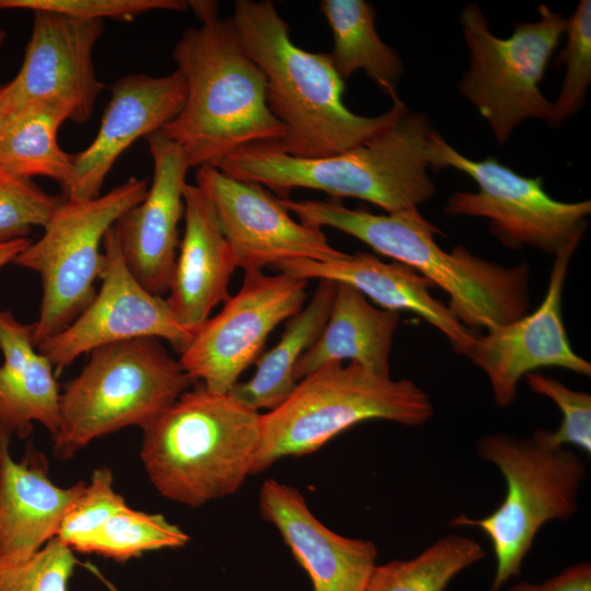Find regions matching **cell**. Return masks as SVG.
I'll return each mask as SVG.
<instances>
[{"label": "cell", "instance_id": "cell-1", "mask_svg": "<svg viewBox=\"0 0 591 591\" xmlns=\"http://www.w3.org/2000/svg\"><path fill=\"white\" fill-rule=\"evenodd\" d=\"M231 20L243 50L266 78L268 107L285 129L278 143L268 144L273 149L303 159L339 154L369 141L408 109L398 100L378 116L352 113L329 55L294 45L270 0H237Z\"/></svg>", "mask_w": 591, "mask_h": 591}, {"label": "cell", "instance_id": "cell-2", "mask_svg": "<svg viewBox=\"0 0 591 591\" xmlns=\"http://www.w3.org/2000/svg\"><path fill=\"white\" fill-rule=\"evenodd\" d=\"M278 198L301 223L339 230L428 278L449 294L448 308L471 331H487L529 313L526 262L507 267L463 245L445 251L434 240L440 230L416 207L375 215L333 201Z\"/></svg>", "mask_w": 591, "mask_h": 591}, {"label": "cell", "instance_id": "cell-3", "mask_svg": "<svg viewBox=\"0 0 591 591\" xmlns=\"http://www.w3.org/2000/svg\"><path fill=\"white\" fill-rule=\"evenodd\" d=\"M172 56L186 100L160 132L181 147L189 167L217 166L244 148L282 139L285 129L267 104L266 78L243 50L231 19L217 15L186 28Z\"/></svg>", "mask_w": 591, "mask_h": 591}, {"label": "cell", "instance_id": "cell-4", "mask_svg": "<svg viewBox=\"0 0 591 591\" xmlns=\"http://www.w3.org/2000/svg\"><path fill=\"white\" fill-rule=\"evenodd\" d=\"M436 132L427 114L407 109L369 141L339 154L303 159L258 144L215 167L271 188L278 197L310 188L369 201L391 213L417 208L434 196L437 187L428 171Z\"/></svg>", "mask_w": 591, "mask_h": 591}, {"label": "cell", "instance_id": "cell-5", "mask_svg": "<svg viewBox=\"0 0 591 591\" xmlns=\"http://www.w3.org/2000/svg\"><path fill=\"white\" fill-rule=\"evenodd\" d=\"M143 430L140 457L164 498L197 508L235 494L252 475L260 413L202 384Z\"/></svg>", "mask_w": 591, "mask_h": 591}, {"label": "cell", "instance_id": "cell-6", "mask_svg": "<svg viewBox=\"0 0 591 591\" xmlns=\"http://www.w3.org/2000/svg\"><path fill=\"white\" fill-rule=\"evenodd\" d=\"M432 415L429 395L415 382L381 376L354 362H329L300 380L281 405L260 414L252 475L282 457L315 452L362 421L418 427Z\"/></svg>", "mask_w": 591, "mask_h": 591}, {"label": "cell", "instance_id": "cell-7", "mask_svg": "<svg viewBox=\"0 0 591 591\" xmlns=\"http://www.w3.org/2000/svg\"><path fill=\"white\" fill-rule=\"evenodd\" d=\"M476 451L503 476L505 497L489 514H459L449 526L473 528L486 535L496 561L489 591H500L520 575L540 530L549 521L569 520L578 511L586 465L570 449L549 447L542 428L526 439L505 433L484 436Z\"/></svg>", "mask_w": 591, "mask_h": 591}, {"label": "cell", "instance_id": "cell-8", "mask_svg": "<svg viewBox=\"0 0 591 591\" xmlns=\"http://www.w3.org/2000/svg\"><path fill=\"white\" fill-rule=\"evenodd\" d=\"M90 354L60 395L53 439L60 460L123 428H146L194 384L179 360L154 337L105 345Z\"/></svg>", "mask_w": 591, "mask_h": 591}, {"label": "cell", "instance_id": "cell-9", "mask_svg": "<svg viewBox=\"0 0 591 591\" xmlns=\"http://www.w3.org/2000/svg\"><path fill=\"white\" fill-rule=\"evenodd\" d=\"M470 65L457 90L486 120L503 146L524 120H547L543 93L547 65L565 34L567 19L545 4L535 22L515 23L509 37L491 33L482 8L467 3L460 15Z\"/></svg>", "mask_w": 591, "mask_h": 591}, {"label": "cell", "instance_id": "cell-10", "mask_svg": "<svg viewBox=\"0 0 591 591\" xmlns=\"http://www.w3.org/2000/svg\"><path fill=\"white\" fill-rule=\"evenodd\" d=\"M148 188L147 178L132 177L93 199L65 198L42 236L13 260L40 276L39 315L32 324L35 346L65 329L94 299V283L105 267V234L143 200Z\"/></svg>", "mask_w": 591, "mask_h": 591}, {"label": "cell", "instance_id": "cell-11", "mask_svg": "<svg viewBox=\"0 0 591 591\" xmlns=\"http://www.w3.org/2000/svg\"><path fill=\"white\" fill-rule=\"evenodd\" d=\"M433 172L454 169L467 175L477 192L457 190L443 206L450 217H480L505 246L534 247L554 256L577 250L591 213V201H559L544 188L542 177L521 175L493 157L473 160L433 136Z\"/></svg>", "mask_w": 591, "mask_h": 591}, {"label": "cell", "instance_id": "cell-12", "mask_svg": "<svg viewBox=\"0 0 591 591\" xmlns=\"http://www.w3.org/2000/svg\"><path fill=\"white\" fill-rule=\"evenodd\" d=\"M306 286L308 280L283 273L244 271L240 290L206 321L181 354L185 372L194 383L229 393L260 356L274 328L301 311Z\"/></svg>", "mask_w": 591, "mask_h": 591}, {"label": "cell", "instance_id": "cell-13", "mask_svg": "<svg viewBox=\"0 0 591 591\" xmlns=\"http://www.w3.org/2000/svg\"><path fill=\"white\" fill-rule=\"evenodd\" d=\"M103 252L100 291L72 323L39 343L37 350L59 370L99 347L141 337L164 339L182 354L194 335L175 320L165 299L146 290L135 278L114 227L105 234Z\"/></svg>", "mask_w": 591, "mask_h": 591}, {"label": "cell", "instance_id": "cell-14", "mask_svg": "<svg viewBox=\"0 0 591 591\" xmlns=\"http://www.w3.org/2000/svg\"><path fill=\"white\" fill-rule=\"evenodd\" d=\"M196 182L244 271L297 259L327 262L346 254L328 243L322 229L293 220L279 198L257 183L215 166L197 169Z\"/></svg>", "mask_w": 591, "mask_h": 591}, {"label": "cell", "instance_id": "cell-15", "mask_svg": "<svg viewBox=\"0 0 591 591\" xmlns=\"http://www.w3.org/2000/svg\"><path fill=\"white\" fill-rule=\"evenodd\" d=\"M32 33L16 76L8 82L13 111L43 105L67 120L85 123L104 89L94 62V47L104 21L81 20L35 11Z\"/></svg>", "mask_w": 591, "mask_h": 591}, {"label": "cell", "instance_id": "cell-16", "mask_svg": "<svg viewBox=\"0 0 591 591\" xmlns=\"http://www.w3.org/2000/svg\"><path fill=\"white\" fill-rule=\"evenodd\" d=\"M573 253L566 250L554 256L547 291L534 312L476 334L465 355L486 374L499 407L513 404L520 380L540 368L591 374V363L569 343L561 314L564 285Z\"/></svg>", "mask_w": 591, "mask_h": 591}, {"label": "cell", "instance_id": "cell-17", "mask_svg": "<svg viewBox=\"0 0 591 591\" xmlns=\"http://www.w3.org/2000/svg\"><path fill=\"white\" fill-rule=\"evenodd\" d=\"M146 139L153 162L151 185L143 200L123 213L114 229L135 278L152 294L163 297L170 289L179 245L189 165L181 147L160 131Z\"/></svg>", "mask_w": 591, "mask_h": 591}, {"label": "cell", "instance_id": "cell-18", "mask_svg": "<svg viewBox=\"0 0 591 591\" xmlns=\"http://www.w3.org/2000/svg\"><path fill=\"white\" fill-rule=\"evenodd\" d=\"M186 100L183 74L124 76L111 86V99L91 143L72 154V175L63 197H99L116 160L139 138L159 132L175 118Z\"/></svg>", "mask_w": 591, "mask_h": 591}, {"label": "cell", "instance_id": "cell-19", "mask_svg": "<svg viewBox=\"0 0 591 591\" xmlns=\"http://www.w3.org/2000/svg\"><path fill=\"white\" fill-rule=\"evenodd\" d=\"M258 501L262 518L279 531L313 591H367L378 558L372 541L329 530L297 488L273 478L263 483Z\"/></svg>", "mask_w": 591, "mask_h": 591}, {"label": "cell", "instance_id": "cell-20", "mask_svg": "<svg viewBox=\"0 0 591 591\" xmlns=\"http://www.w3.org/2000/svg\"><path fill=\"white\" fill-rule=\"evenodd\" d=\"M184 204L185 229L165 300L175 320L195 335L230 297L237 266L205 192L187 183Z\"/></svg>", "mask_w": 591, "mask_h": 591}, {"label": "cell", "instance_id": "cell-21", "mask_svg": "<svg viewBox=\"0 0 591 591\" xmlns=\"http://www.w3.org/2000/svg\"><path fill=\"white\" fill-rule=\"evenodd\" d=\"M273 267L304 280L327 279L347 283L382 309L415 313L439 329L460 355H466L477 334L465 327L448 304L431 296L429 289L436 286L428 278L398 262L385 263L368 253H346L327 262L297 259Z\"/></svg>", "mask_w": 591, "mask_h": 591}, {"label": "cell", "instance_id": "cell-22", "mask_svg": "<svg viewBox=\"0 0 591 591\" xmlns=\"http://www.w3.org/2000/svg\"><path fill=\"white\" fill-rule=\"evenodd\" d=\"M9 442L0 464V560L23 561L57 537L85 482L55 485L38 460L16 462Z\"/></svg>", "mask_w": 591, "mask_h": 591}, {"label": "cell", "instance_id": "cell-23", "mask_svg": "<svg viewBox=\"0 0 591 591\" xmlns=\"http://www.w3.org/2000/svg\"><path fill=\"white\" fill-rule=\"evenodd\" d=\"M0 439L26 438L34 422L54 439L60 418V395L50 361L33 341L32 325L0 310Z\"/></svg>", "mask_w": 591, "mask_h": 591}, {"label": "cell", "instance_id": "cell-24", "mask_svg": "<svg viewBox=\"0 0 591 591\" xmlns=\"http://www.w3.org/2000/svg\"><path fill=\"white\" fill-rule=\"evenodd\" d=\"M398 321V312L375 308L356 288L336 282L327 322L296 366L297 381L326 363L344 360L390 376L389 358Z\"/></svg>", "mask_w": 591, "mask_h": 591}, {"label": "cell", "instance_id": "cell-25", "mask_svg": "<svg viewBox=\"0 0 591 591\" xmlns=\"http://www.w3.org/2000/svg\"><path fill=\"white\" fill-rule=\"evenodd\" d=\"M335 291L336 282L320 279L313 298L289 318L279 341L257 358L255 374L245 382H237L229 394L257 413L281 405L298 384L294 375L298 361L327 322Z\"/></svg>", "mask_w": 591, "mask_h": 591}, {"label": "cell", "instance_id": "cell-26", "mask_svg": "<svg viewBox=\"0 0 591 591\" xmlns=\"http://www.w3.org/2000/svg\"><path fill=\"white\" fill-rule=\"evenodd\" d=\"M320 11L333 33L329 57L340 79L346 82L362 70L393 102L398 101L403 62L379 36L373 5L364 0H323Z\"/></svg>", "mask_w": 591, "mask_h": 591}, {"label": "cell", "instance_id": "cell-27", "mask_svg": "<svg viewBox=\"0 0 591 591\" xmlns=\"http://www.w3.org/2000/svg\"><path fill=\"white\" fill-rule=\"evenodd\" d=\"M66 120L62 114L43 105L14 109L0 140V167L30 179L48 177L63 193L73 167L72 153L58 142V129Z\"/></svg>", "mask_w": 591, "mask_h": 591}, {"label": "cell", "instance_id": "cell-28", "mask_svg": "<svg viewBox=\"0 0 591 591\" xmlns=\"http://www.w3.org/2000/svg\"><path fill=\"white\" fill-rule=\"evenodd\" d=\"M485 555L477 541L449 534L413 558L376 565L367 591H444L461 571Z\"/></svg>", "mask_w": 591, "mask_h": 591}, {"label": "cell", "instance_id": "cell-29", "mask_svg": "<svg viewBox=\"0 0 591 591\" xmlns=\"http://www.w3.org/2000/svg\"><path fill=\"white\" fill-rule=\"evenodd\" d=\"M188 542V534L164 515L125 506L83 541L76 552L125 561L146 552L182 547Z\"/></svg>", "mask_w": 591, "mask_h": 591}, {"label": "cell", "instance_id": "cell-30", "mask_svg": "<svg viewBox=\"0 0 591 591\" xmlns=\"http://www.w3.org/2000/svg\"><path fill=\"white\" fill-rule=\"evenodd\" d=\"M566 43L555 66H565V78L553 102L547 125L559 127L584 104L591 83V1L581 0L567 19Z\"/></svg>", "mask_w": 591, "mask_h": 591}, {"label": "cell", "instance_id": "cell-31", "mask_svg": "<svg viewBox=\"0 0 591 591\" xmlns=\"http://www.w3.org/2000/svg\"><path fill=\"white\" fill-rule=\"evenodd\" d=\"M63 199L0 167V243L27 239L33 228H44Z\"/></svg>", "mask_w": 591, "mask_h": 591}, {"label": "cell", "instance_id": "cell-32", "mask_svg": "<svg viewBox=\"0 0 591 591\" xmlns=\"http://www.w3.org/2000/svg\"><path fill=\"white\" fill-rule=\"evenodd\" d=\"M526 384L536 394L553 401L561 412V421L555 431L542 428L546 443L552 448L573 445L591 453V395L575 391L559 380L537 372L528 373Z\"/></svg>", "mask_w": 591, "mask_h": 591}, {"label": "cell", "instance_id": "cell-33", "mask_svg": "<svg viewBox=\"0 0 591 591\" xmlns=\"http://www.w3.org/2000/svg\"><path fill=\"white\" fill-rule=\"evenodd\" d=\"M73 551L55 537L23 561L0 560V591H68Z\"/></svg>", "mask_w": 591, "mask_h": 591}, {"label": "cell", "instance_id": "cell-34", "mask_svg": "<svg viewBox=\"0 0 591 591\" xmlns=\"http://www.w3.org/2000/svg\"><path fill=\"white\" fill-rule=\"evenodd\" d=\"M127 506L114 489L113 473L107 467L94 470L80 496L70 507L57 538L72 551L94 533L112 514Z\"/></svg>", "mask_w": 591, "mask_h": 591}, {"label": "cell", "instance_id": "cell-35", "mask_svg": "<svg viewBox=\"0 0 591 591\" xmlns=\"http://www.w3.org/2000/svg\"><path fill=\"white\" fill-rule=\"evenodd\" d=\"M47 11L81 20L130 21L155 10L185 12L183 0H0V10Z\"/></svg>", "mask_w": 591, "mask_h": 591}, {"label": "cell", "instance_id": "cell-36", "mask_svg": "<svg viewBox=\"0 0 591 591\" xmlns=\"http://www.w3.org/2000/svg\"><path fill=\"white\" fill-rule=\"evenodd\" d=\"M505 591H591V565L580 561L543 582L520 581Z\"/></svg>", "mask_w": 591, "mask_h": 591}, {"label": "cell", "instance_id": "cell-37", "mask_svg": "<svg viewBox=\"0 0 591 591\" xmlns=\"http://www.w3.org/2000/svg\"><path fill=\"white\" fill-rule=\"evenodd\" d=\"M30 243L31 241L28 239L0 243V268L9 263H13L18 255L23 252Z\"/></svg>", "mask_w": 591, "mask_h": 591}, {"label": "cell", "instance_id": "cell-38", "mask_svg": "<svg viewBox=\"0 0 591 591\" xmlns=\"http://www.w3.org/2000/svg\"><path fill=\"white\" fill-rule=\"evenodd\" d=\"M12 112L8 83H5L0 85V140Z\"/></svg>", "mask_w": 591, "mask_h": 591}, {"label": "cell", "instance_id": "cell-39", "mask_svg": "<svg viewBox=\"0 0 591 591\" xmlns=\"http://www.w3.org/2000/svg\"><path fill=\"white\" fill-rule=\"evenodd\" d=\"M7 33L4 30H0V46L5 42Z\"/></svg>", "mask_w": 591, "mask_h": 591}, {"label": "cell", "instance_id": "cell-40", "mask_svg": "<svg viewBox=\"0 0 591 591\" xmlns=\"http://www.w3.org/2000/svg\"><path fill=\"white\" fill-rule=\"evenodd\" d=\"M5 442H9V441H4L0 439V464H1L2 449Z\"/></svg>", "mask_w": 591, "mask_h": 591}]
</instances>
